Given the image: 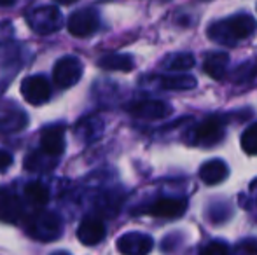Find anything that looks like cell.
<instances>
[{"mask_svg": "<svg viewBox=\"0 0 257 255\" xmlns=\"http://www.w3.org/2000/svg\"><path fill=\"white\" fill-rule=\"evenodd\" d=\"M41 150L54 157H60L65 152V126L51 124L41 133Z\"/></svg>", "mask_w": 257, "mask_h": 255, "instance_id": "obj_12", "label": "cell"}, {"mask_svg": "<svg viewBox=\"0 0 257 255\" xmlns=\"http://www.w3.org/2000/svg\"><path fill=\"white\" fill-rule=\"evenodd\" d=\"M229 175V168L222 159H212L206 161L200 168V178L206 185H217L224 182Z\"/></svg>", "mask_w": 257, "mask_h": 255, "instance_id": "obj_14", "label": "cell"}, {"mask_svg": "<svg viewBox=\"0 0 257 255\" xmlns=\"http://www.w3.org/2000/svg\"><path fill=\"white\" fill-rule=\"evenodd\" d=\"M82 77V63L75 56H63L54 65L53 79L60 89H68L75 86Z\"/></svg>", "mask_w": 257, "mask_h": 255, "instance_id": "obj_6", "label": "cell"}, {"mask_svg": "<svg viewBox=\"0 0 257 255\" xmlns=\"http://www.w3.org/2000/svg\"><path fill=\"white\" fill-rule=\"evenodd\" d=\"M233 255H257V239H243L233 250Z\"/></svg>", "mask_w": 257, "mask_h": 255, "instance_id": "obj_26", "label": "cell"}, {"mask_svg": "<svg viewBox=\"0 0 257 255\" xmlns=\"http://www.w3.org/2000/svg\"><path fill=\"white\" fill-rule=\"evenodd\" d=\"M257 28V21L250 14H236L213 23L208 30V37L220 44L233 46L241 39H248Z\"/></svg>", "mask_w": 257, "mask_h": 255, "instance_id": "obj_1", "label": "cell"}, {"mask_svg": "<svg viewBox=\"0 0 257 255\" xmlns=\"http://www.w3.org/2000/svg\"><path fill=\"white\" fill-rule=\"evenodd\" d=\"M128 112L137 119L158 121L165 119L172 114V105L163 100H139L128 107Z\"/></svg>", "mask_w": 257, "mask_h": 255, "instance_id": "obj_8", "label": "cell"}, {"mask_svg": "<svg viewBox=\"0 0 257 255\" xmlns=\"http://www.w3.org/2000/svg\"><path fill=\"white\" fill-rule=\"evenodd\" d=\"M227 65H229V56L226 53H210L205 58L203 63V70L215 81L226 77V70Z\"/></svg>", "mask_w": 257, "mask_h": 255, "instance_id": "obj_16", "label": "cell"}, {"mask_svg": "<svg viewBox=\"0 0 257 255\" xmlns=\"http://www.w3.org/2000/svg\"><path fill=\"white\" fill-rule=\"evenodd\" d=\"M105 232H107V229H105V224H103L102 218L86 217L77 227V238L82 245L93 246V245H98V243L102 241L105 238Z\"/></svg>", "mask_w": 257, "mask_h": 255, "instance_id": "obj_13", "label": "cell"}, {"mask_svg": "<svg viewBox=\"0 0 257 255\" xmlns=\"http://www.w3.org/2000/svg\"><path fill=\"white\" fill-rule=\"evenodd\" d=\"M98 67L110 72H132L135 67V60L130 55H107L98 60Z\"/></svg>", "mask_w": 257, "mask_h": 255, "instance_id": "obj_19", "label": "cell"}, {"mask_svg": "<svg viewBox=\"0 0 257 255\" xmlns=\"http://www.w3.org/2000/svg\"><path fill=\"white\" fill-rule=\"evenodd\" d=\"M25 197L30 204L42 208L49 201V189L41 182H30L28 185H25Z\"/></svg>", "mask_w": 257, "mask_h": 255, "instance_id": "obj_20", "label": "cell"}, {"mask_svg": "<svg viewBox=\"0 0 257 255\" xmlns=\"http://www.w3.org/2000/svg\"><path fill=\"white\" fill-rule=\"evenodd\" d=\"M154 239L144 232H126L117 239V250L122 255H149Z\"/></svg>", "mask_w": 257, "mask_h": 255, "instance_id": "obj_10", "label": "cell"}, {"mask_svg": "<svg viewBox=\"0 0 257 255\" xmlns=\"http://www.w3.org/2000/svg\"><path fill=\"white\" fill-rule=\"evenodd\" d=\"M28 124V116L23 110H9L4 116H0V133L4 135H13Z\"/></svg>", "mask_w": 257, "mask_h": 255, "instance_id": "obj_18", "label": "cell"}, {"mask_svg": "<svg viewBox=\"0 0 257 255\" xmlns=\"http://www.w3.org/2000/svg\"><path fill=\"white\" fill-rule=\"evenodd\" d=\"M165 67L168 68L170 72H186L194 67V56L189 55V53L173 55L172 58L165 63Z\"/></svg>", "mask_w": 257, "mask_h": 255, "instance_id": "obj_22", "label": "cell"}, {"mask_svg": "<svg viewBox=\"0 0 257 255\" xmlns=\"http://www.w3.org/2000/svg\"><path fill=\"white\" fill-rule=\"evenodd\" d=\"M25 232L39 241H54L63 234V222L54 211L39 210L25 218Z\"/></svg>", "mask_w": 257, "mask_h": 255, "instance_id": "obj_2", "label": "cell"}, {"mask_svg": "<svg viewBox=\"0 0 257 255\" xmlns=\"http://www.w3.org/2000/svg\"><path fill=\"white\" fill-rule=\"evenodd\" d=\"M9 6H14L13 0H11V2H0V7H9Z\"/></svg>", "mask_w": 257, "mask_h": 255, "instance_id": "obj_29", "label": "cell"}, {"mask_svg": "<svg viewBox=\"0 0 257 255\" xmlns=\"http://www.w3.org/2000/svg\"><path fill=\"white\" fill-rule=\"evenodd\" d=\"M53 255H70V253H67V252H56V253H53Z\"/></svg>", "mask_w": 257, "mask_h": 255, "instance_id": "obj_31", "label": "cell"}, {"mask_svg": "<svg viewBox=\"0 0 257 255\" xmlns=\"http://www.w3.org/2000/svg\"><path fill=\"white\" fill-rule=\"evenodd\" d=\"M21 95L30 105H42L51 98V84L44 75H30L21 82Z\"/></svg>", "mask_w": 257, "mask_h": 255, "instance_id": "obj_7", "label": "cell"}, {"mask_svg": "<svg viewBox=\"0 0 257 255\" xmlns=\"http://www.w3.org/2000/svg\"><path fill=\"white\" fill-rule=\"evenodd\" d=\"M23 218V203L9 187H0V220L6 224H18Z\"/></svg>", "mask_w": 257, "mask_h": 255, "instance_id": "obj_11", "label": "cell"}, {"mask_svg": "<svg viewBox=\"0 0 257 255\" xmlns=\"http://www.w3.org/2000/svg\"><path fill=\"white\" fill-rule=\"evenodd\" d=\"M103 133V121L96 116L81 119L75 124V136L81 138L82 142H95Z\"/></svg>", "mask_w": 257, "mask_h": 255, "instance_id": "obj_15", "label": "cell"}, {"mask_svg": "<svg viewBox=\"0 0 257 255\" xmlns=\"http://www.w3.org/2000/svg\"><path fill=\"white\" fill-rule=\"evenodd\" d=\"M187 208V199L184 197H159L146 208V213L158 218H177L182 217Z\"/></svg>", "mask_w": 257, "mask_h": 255, "instance_id": "obj_9", "label": "cell"}, {"mask_svg": "<svg viewBox=\"0 0 257 255\" xmlns=\"http://www.w3.org/2000/svg\"><path fill=\"white\" fill-rule=\"evenodd\" d=\"M200 255H229V246L224 241H212L201 250Z\"/></svg>", "mask_w": 257, "mask_h": 255, "instance_id": "obj_27", "label": "cell"}, {"mask_svg": "<svg viewBox=\"0 0 257 255\" xmlns=\"http://www.w3.org/2000/svg\"><path fill=\"white\" fill-rule=\"evenodd\" d=\"M257 75V63L255 62H248V63H243L234 70L233 74V81L238 82V84H243V82H248L252 81Z\"/></svg>", "mask_w": 257, "mask_h": 255, "instance_id": "obj_25", "label": "cell"}, {"mask_svg": "<svg viewBox=\"0 0 257 255\" xmlns=\"http://www.w3.org/2000/svg\"><path fill=\"white\" fill-rule=\"evenodd\" d=\"M159 86L163 89H172V91H186V89L196 88V79L191 75H166L159 79Z\"/></svg>", "mask_w": 257, "mask_h": 255, "instance_id": "obj_21", "label": "cell"}, {"mask_svg": "<svg viewBox=\"0 0 257 255\" xmlns=\"http://www.w3.org/2000/svg\"><path fill=\"white\" fill-rule=\"evenodd\" d=\"M241 149L250 156H257V123L248 126L241 135Z\"/></svg>", "mask_w": 257, "mask_h": 255, "instance_id": "obj_24", "label": "cell"}, {"mask_svg": "<svg viewBox=\"0 0 257 255\" xmlns=\"http://www.w3.org/2000/svg\"><path fill=\"white\" fill-rule=\"evenodd\" d=\"M13 163H14L13 154H11L9 150H6V149H0V173L7 171V168H9Z\"/></svg>", "mask_w": 257, "mask_h": 255, "instance_id": "obj_28", "label": "cell"}, {"mask_svg": "<svg viewBox=\"0 0 257 255\" xmlns=\"http://www.w3.org/2000/svg\"><path fill=\"white\" fill-rule=\"evenodd\" d=\"M67 27H68L70 35H74V37H79V39L91 37L100 28V14L96 13L93 7L79 9L70 14Z\"/></svg>", "mask_w": 257, "mask_h": 255, "instance_id": "obj_5", "label": "cell"}, {"mask_svg": "<svg viewBox=\"0 0 257 255\" xmlns=\"http://www.w3.org/2000/svg\"><path fill=\"white\" fill-rule=\"evenodd\" d=\"M226 116H208L203 123H200L191 133V143L193 145H203V147H212L215 143H219L224 138L226 133Z\"/></svg>", "mask_w": 257, "mask_h": 255, "instance_id": "obj_3", "label": "cell"}, {"mask_svg": "<svg viewBox=\"0 0 257 255\" xmlns=\"http://www.w3.org/2000/svg\"><path fill=\"white\" fill-rule=\"evenodd\" d=\"M28 25L35 34L49 35L54 34L63 25V14L56 6H41L28 13Z\"/></svg>", "mask_w": 257, "mask_h": 255, "instance_id": "obj_4", "label": "cell"}, {"mask_svg": "<svg viewBox=\"0 0 257 255\" xmlns=\"http://www.w3.org/2000/svg\"><path fill=\"white\" fill-rule=\"evenodd\" d=\"M252 191H254V194H255V199H257V182H255V184H252Z\"/></svg>", "mask_w": 257, "mask_h": 255, "instance_id": "obj_30", "label": "cell"}, {"mask_svg": "<svg viewBox=\"0 0 257 255\" xmlns=\"http://www.w3.org/2000/svg\"><path fill=\"white\" fill-rule=\"evenodd\" d=\"M58 161H60V157L49 156L44 150L39 149V150H34L30 156H27V159H25V168H27L28 171H37V173H41V171L53 170L58 164Z\"/></svg>", "mask_w": 257, "mask_h": 255, "instance_id": "obj_17", "label": "cell"}, {"mask_svg": "<svg viewBox=\"0 0 257 255\" xmlns=\"http://www.w3.org/2000/svg\"><path fill=\"white\" fill-rule=\"evenodd\" d=\"M121 201H122V197L115 196L114 192L103 194V196H100V199H98V208L105 215H115L119 210V206H121Z\"/></svg>", "mask_w": 257, "mask_h": 255, "instance_id": "obj_23", "label": "cell"}]
</instances>
